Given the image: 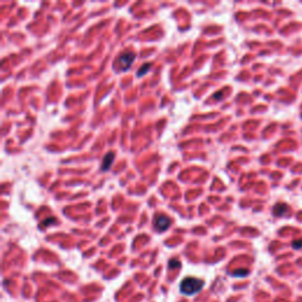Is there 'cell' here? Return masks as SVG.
Segmentation results:
<instances>
[{"mask_svg": "<svg viewBox=\"0 0 302 302\" xmlns=\"http://www.w3.org/2000/svg\"><path fill=\"white\" fill-rule=\"evenodd\" d=\"M292 245H293V248H294V249H301L302 248V239L293 241Z\"/></svg>", "mask_w": 302, "mask_h": 302, "instance_id": "cell-8", "label": "cell"}, {"mask_svg": "<svg viewBox=\"0 0 302 302\" xmlns=\"http://www.w3.org/2000/svg\"><path fill=\"white\" fill-rule=\"evenodd\" d=\"M181 263L177 261V260H171L170 262H169V268L170 269H175L177 268V267H180Z\"/></svg>", "mask_w": 302, "mask_h": 302, "instance_id": "cell-9", "label": "cell"}, {"mask_svg": "<svg viewBox=\"0 0 302 302\" xmlns=\"http://www.w3.org/2000/svg\"><path fill=\"white\" fill-rule=\"evenodd\" d=\"M113 158H115V154H113V152H107L106 155L104 156V158H103V163L100 169H102L103 171L109 170V168L111 166L112 162H113Z\"/></svg>", "mask_w": 302, "mask_h": 302, "instance_id": "cell-5", "label": "cell"}, {"mask_svg": "<svg viewBox=\"0 0 302 302\" xmlns=\"http://www.w3.org/2000/svg\"><path fill=\"white\" fill-rule=\"evenodd\" d=\"M150 66H151L150 64H145V65H144L143 67L138 70V72H137V76H138V77H141V76H144V74H145V73L148 72L149 70H150Z\"/></svg>", "mask_w": 302, "mask_h": 302, "instance_id": "cell-6", "label": "cell"}, {"mask_svg": "<svg viewBox=\"0 0 302 302\" xmlns=\"http://www.w3.org/2000/svg\"><path fill=\"white\" fill-rule=\"evenodd\" d=\"M133 60H135V53L131 52V51H127L123 54H121V57L118 59V65H119L121 70L127 71V68L131 66Z\"/></svg>", "mask_w": 302, "mask_h": 302, "instance_id": "cell-2", "label": "cell"}, {"mask_svg": "<svg viewBox=\"0 0 302 302\" xmlns=\"http://www.w3.org/2000/svg\"><path fill=\"white\" fill-rule=\"evenodd\" d=\"M273 213L276 217H282L284 215H287L288 205L286 204V203H278V204H275V207H274Z\"/></svg>", "mask_w": 302, "mask_h": 302, "instance_id": "cell-4", "label": "cell"}, {"mask_svg": "<svg viewBox=\"0 0 302 302\" xmlns=\"http://www.w3.org/2000/svg\"><path fill=\"white\" fill-rule=\"evenodd\" d=\"M204 286V281L196 278H185L180 284V290L184 295H195L202 290Z\"/></svg>", "mask_w": 302, "mask_h": 302, "instance_id": "cell-1", "label": "cell"}, {"mask_svg": "<svg viewBox=\"0 0 302 302\" xmlns=\"http://www.w3.org/2000/svg\"><path fill=\"white\" fill-rule=\"evenodd\" d=\"M171 224V219L169 217H166L165 215H158L156 218H155V229L159 233H163L165 231Z\"/></svg>", "mask_w": 302, "mask_h": 302, "instance_id": "cell-3", "label": "cell"}, {"mask_svg": "<svg viewBox=\"0 0 302 302\" xmlns=\"http://www.w3.org/2000/svg\"><path fill=\"white\" fill-rule=\"evenodd\" d=\"M233 275H234V276H245V275H248V270H247V269L236 270V272H234V273H233Z\"/></svg>", "mask_w": 302, "mask_h": 302, "instance_id": "cell-7", "label": "cell"}]
</instances>
